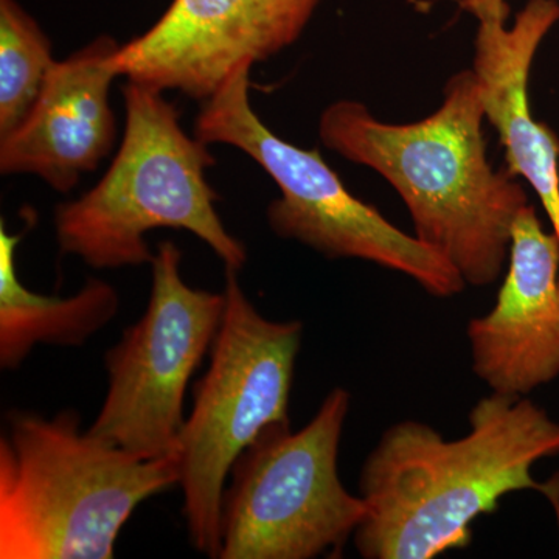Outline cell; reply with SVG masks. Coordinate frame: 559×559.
Instances as JSON below:
<instances>
[{"instance_id": "6da1fadb", "label": "cell", "mask_w": 559, "mask_h": 559, "mask_svg": "<svg viewBox=\"0 0 559 559\" xmlns=\"http://www.w3.org/2000/svg\"><path fill=\"white\" fill-rule=\"evenodd\" d=\"M559 455V423L527 396L489 393L469 414V432L448 440L426 423L384 430L359 477L366 518L353 536L366 559H432L465 549L471 525L511 492L538 491L533 468Z\"/></svg>"}, {"instance_id": "7a4b0ae2", "label": "cell", "mask_w": 559, "mask_h": 559, "mask_svg": "<svg viewBox=\"0 0 559 559\" xmlns=\"http://www.w3.org/2000/svg\"><path fill=\"white\" fill-rule=\"evenodd\" d=\"M484 121L473 69L451 76L439 109L414 123H388L355 100L331 103L319 119L323 145L388 180L415 237L476 288L502 275L514 223L530 204L522 183L489 164Z\"/></svg>"}, {"instance_id": "3957f363", "label": "cell", "mask_w": 559, "mask_h": 559, "mask_svg": "<svg viewBox=\"0 0 559 559\" xmlns=\"http://www.w3.org/2000/svg\"><path fill=\"white\" fill-rule=\"evenodd\" d=\"M178 481L176 457H135L81 430L76 412H10L0 439V558H114L140 503Z\"/></svg>"}, {"instance_id": "277c9868", "label": "cell", "mask_w": 559, "mask_h": 559, "mask_svg": "<svg viewBox=\"0 0 559 559\" xmlns=\"http://www.w3.org/2000/svg\"><path fill=\"white\" fill-rule=\"evenodd\" d=\"M123 100L124 134L109 170L79 200L55 209L61 252L94 270L138 267L154 259L146 234L176 229L197 235L224 266L242 270L248 249L224 226L205 178L216 164L209 145L183 131L164 92L128 81Z\"/></svg>"}, {"instance_id": "5b68a950", "label": "cell", "mask_w": 559, "mask_h": 559, "mask_svg": "<svg viewBox=\"0 0 559 559\" xmlns=\"http://www.w3.org/2000/svg\"><path fill=\"white\" fill-rule=\"evenodd\" d=\"M226 267V310L194 385L176 463L191 546L219 558L224 485L235 462L264 429L289 421L288 406L304 325L260 314Z\"/></svg>"}, {"instance_id": "8992f818", "label": "cell", "mask_w": 559, "mask_h": 559, "mask_svg": "<svg viewBox=\"0 0 559 559\" xmlns=\"http://www.w3.org/2000/svg\"><path fill=\"white\" fill-rule=\"evenodd\" d=\"M253 66L242 61L202 102L194 138L205 145L223 143L241 150L277 183L280 198L266 212L271 230L326 259H358L400 272L440 299L462 293L465 280L447 257L353 197L318 150L299 148L261 121L249 100Z\"/></svg>"}, {"instance_id": "52a82bcc", "label": "cell", "mask_w": 559, "mask_h": 559, "mask_svg": "<svg viewBox=\"0 0 559 559\" xmlns=\"http://www.w3.org/2000/svg\"><path fill=\"white\" fill-rule=\"evenodd\" d=\"M349 393L331 390L307 426L277 423L230 471L221 511L219 559L340 557L367 506L337 473Z\"/></svg>"}, {"instance_id": "ba28073f", "label": "cell", "mask_w": 559, "mask_h": 559, "mask_svg": "<svg viewBox=\"0 0 559 559\" xmlns=\"http://www.w3.org/2000/svg\"><path fill=\"white\" fill-rule=\"evenodd\" d=\"M173 241L151 261L148 307L105 355L108 392L90 432L135 457H176L183 400L210 353L226 310V294L191 288Z\"/></svg>"}, {"instance_id": "9c48e42d", "label": "cell", "mask_w": 559, "mask_h": 559, "mask_svg": "<svg viewBox=\"0 0 559 559\" xmlns=\"http://www.w3.org/2000/svg\"><path fill=\"white\" fill-rule=\"evenodd\" d=\"M323 0H173L112 57L119 76L205 102L242 61L296 44Z\"/></svg>"}, {"instance_id": "30bf717a", "label": "cell", "mask_w": 559, "mask_h": 559, "mask_svg": "<svg viewBox=\"0 0 559 559\" xmlns=\"http://www.w3.org/2000/svg\"><path fill=\"white\" fill-rule=\"evenodd\" d=\"M466 334L474 373L492 393L527 396L559 378V241L535 205L514 223L495 307Z\"/></svg>"}, {"instance_id": "8fae6325", "label": "cell", "mask_w": 559, "mask_h": 559, "mask_svg": "<svg viewBox=\"0 0 559 559\" xmlns=\"http://www.w3.org/2000/svg\"><path fill=\"white\" fill-rule=\"evenodd\" d=\"M120 46L103 35L55 64L31 114L0 138L2 175H35L69 193L100 165L117 138L109 94Z\"/></svg>"}, {"instance_id": "7c38bea8", "label": "cell", "mask_w": 559, "mask_h": 559, "mask_svg": "<svg viewBox=\"0 0 559 559\" xmlns=\"http://www.w3.org/2000/svg\"><path fill=\"white\" fill-rule=\"evenodd\" d=\"M558 22V0H528L511 27L479 24L473 72L485 120L506 148L510 175L527 180L559 241V139L535 120L528 102L533 60Z\"/></svg>"}, {"instance_id": "4fadbf2b", "label": "cell", "mask_w": 559, "mask_h": 559, "mask_svg": "<svg viewBox=\"0 0 559 559\" xmlns=\"http://www.w3.org/2000/svg\"><path fill=\"white\" fill-rule=\"evenodd\" d=\"M24 231L0 226V367L20 369L36 345L80 347L108 325L120 310L117 289L90 278L75 296H43L25 288L16 270Z\"/></svg>"}, {"instance_id": "5bb4252c", "label": "cell", "mask_w": 559, "mask_h": 559, "mask_svg": "<svg viewBox=\"0 0 559 559\" xmlns=\"http://www.w3.org/2000/svg\"><path fill=\"white\" fill-rule=\"evenodd\" d=\"M55 64L38 22L16 0H0V138L31 114Z\"/></svg>"}, {"instance_id": "9a60e30c", "label": "cell", "mask_w": 559, "mask_h": 559, "mask_svg": "<svg viewBox=\"0 0 559 559\" xmlns=\"http://www.w3.org/2000/svg\"><path fill=\"white\" fill-rule=\"evenodd\" d=\"M460 5L479 24H509V0H460Z\"/></svg>"}, {"instance_id": "2e32d148", "label": "cell", "mask_w": 559, "mask_h": 559, "mask_svg": "<svg viewBox=\"0 0 559 559\" xmlns=\"http://www.w3.org/2000/svg\"><path fill=\"white\" fill-rule=\"evenodd\" d=\"M544 498L549 500L551 509L555 511V518H557L558 535H559V473L554 476V484H551L550 491L547 492Z\"/></svg>"}]
</instances>
